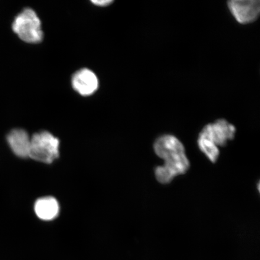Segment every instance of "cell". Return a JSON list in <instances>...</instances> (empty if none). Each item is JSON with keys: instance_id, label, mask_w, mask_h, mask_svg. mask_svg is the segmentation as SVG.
Here are the masks:
<instances>
[{"instance_id": "cell-1", "label": "cell", "mask_w": 260, "mask_h": 260, "mask_svg": "<svg viewBox=\"0 0 260 260\" xmlns=\"http://www.w3.org/2000/svg\"><path fill=\"white\" fill-rule=\"evenodd\" d=\"M155 154L164 159V166L155 169V176L159 183H170L178 175L186 174L190 162L185 153L184 145L174 135H165L155 140Z\"/></svg>"}, {"instance_id": "cell-2", "label": "cell", "mask_w": 260, "mask_h": 260, "mask_svg": "<svg viewBox=\"0 0 260 260\" xmlns=\"http://www.w3.org/2000/svg\"><path fill=\"white\" fill-rule=\"evenodd\" d=\"M12 29L22 41L37 44L43 40L41 21L37 13L30 8H26L16 16Z\"/></svg>"}, {"instance_id": "cell-3", "label": "cell", "mask_w": 260, "mask_h": 260, "mask_svg": "<svg viewBox=\"0 0 260 260\" xmlns=\"http://www.w3.org/2000/svg\"><path fill=\"white\" fill-rule=\"evenodd\" d=\"M59 155V140L48 132L32 136L29 157L34 160L51 164Z\"/></svg>"}, {"instance_id": "cell-4", "label": "cell", "mask_w": 260, "mask_h": 260, "mask_svg": "<svg viewBox=\"0 0 260 260\" xmlns=\"http://www.w3.org/2000/svg\"><path fill=\"white\" fill-rule=\"evenodd\" d=\"M236 133L235 126L225 119H220L205 126L200 135L216 146H225L228 141L235 138Z\"/></svg>"}, {"instance_id": "cell-5", "label": "cell", "mask_w": 260, "mask_h": 260, "mask_svg": "<svg viewBox=\"0 0 260 260\" xmlns=\"http://www.w3.org/2000/svg\"><path fill=\"white\" fill-rule=\"evenodd\" d=\"M228 7L236 20L241 24L252 23L259 15L258 0H233L228 2Z\"/></svg>"}, {"instance_id": "cell-6", "label": "cell", "mask_w": 260, "mask_h": 260, "mask_svg": "<svg viewBox=\"0 0 260 260\" xmlns=\"http://www.w3.org/2000/svg\"><path fill=\"white\" fill-rule=\"evenodd\" d=\"M72 85L80 95L87 96L96 92L99 88V81L93 71L83 68L73 75Z\"/></svg>"}, {"instance_id": "cell-7", "label": "cell", "mask_w": 260, "mask_h": 260, "mask_svg": "<svg viewBox=\"0 0 260 260\" xmlns=\"http://www.w3.org/2000/svg\"><path fill=\"white\" fill-rule=\"evenodd\" d=\"M10 148L19 157H29L31 138L24 129L16 128L12 130L7 136Z\"/></svg>"}, {"instance_id": "cell-8", "label": "cell", "mask_w": 260, "mask_h": 260, "mask_svg": "<svg viewBox=\"0 0 260 260\" xmlns=\"http://www.w3.org/2000/svg\"><path fill=\"white\" fill-rule=\"evenodd\" d=\"M35 210L39 218L51 220L57 216L59 212V205L54 198H42L36 202Z\"/></svg>"}, {"instance_id": "cell-9", "label": "cell", "mask_w": 260, "mask_h": 260, "mask_svg": "<svg viewBox=\"0 0 260 260\" xmlns=\"http://www.w3.org/2000/svg\"><path fill=\"white\" fill-rule=\"evenodd\" d=\"M198 145L200 150L213 162H216L218 159L219 150L217 146L214 145L209 140L200 136L198 139Z\"/></svg>"}, {"instance_id": "cell-10", "label": "cell", "mask_w": 260, "mask_h": 260, "mask_svg": "<svg viewBox=\"0 0 260 260\" xmlns=\"http://www.w3.org/2000/svg\"><path fill=\"white\" fill-rule=\"evenodd\" d=\"M113 2L110 0H102V1H92L94 5L99 6H108Z\"/></svg>"}]
</instances>
